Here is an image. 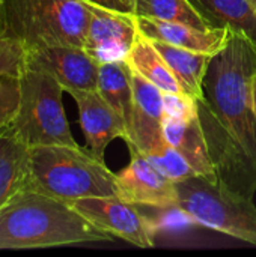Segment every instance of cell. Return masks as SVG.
<instances>
[{
  "label": "cell",
  "instance_id": "d6986e66",
  "mask_svg": "<svg viewBox=\"0 0 256 257\" xmlns=\"http://www.w3.org/2000/svg\"><path fill=\"white\" fill-rule=\"evenodd\" d=\"M127 62L131 69H134L148 81L155 84L161 92L183 93L177 78L166 65L164 59L157 51L152 41L143 33H137L134 44L127 56Z\"/></svg>",
  "mask_w": 256,
  "mask_h": 257
},
{
  "label": "cell",
  "instance_id": "ac0fdd59",
  "mask_svg": "<svg viewBox=\"0 0 256 257\" xmlns=\"http://www.w3.org/2000/svg\"><path fill=\"white\" fill-rule=\"evenodd\" d=\"M211 29L243 33L256 45V11L249 0H190Z\"/></svg>",
  "mask_w": 256,
  "mask_h": 257
},
{
  "label": "cell",
  "instance_id": "f1b7e54d",
  "mask_svg": "<svg viewBox=\"0 0 256 257\" xmlns=\"http://www.w3.org/2000/svg\"><path fill=\"white\" fill-rule=\"evenodd\" d=\"M3 2H5V0H0V14H2V8H3Z\"/></svg>",
  "mask_w": 256,
  "mask_h": 257
},
{
  "label": "cell",
  "instance_id": "52a82bcc",
  "mask_svg": "<svg viewBox=\"0 0 256 257\" xmlns=\"http://www.w3.org/2000/svg\"><path fill=\"white\" fill-rule=\"evenodd\" d=\"M71 205L97 229L139 248L154 247L155 226L139 211L136 203L119 196H106L78 199Z\"/></svg>",
  "mask_w": 256,
  "mask_h": 257
},
{
  "label": "cell",
  "instance_id": "8fae6325",
  "mask_svg": "<svg viewBox=\"0 0 256 257\" xmlns=\"http://www.w3.org/2000/svg\"><path fill=\"white\" fill-rule=\"evenodd\" d=\"M68 93L77 104L88 151L100 161H104L106 148L115 139H128L124 120L98 90L74 89L68 90Z\"/></svg>",
  "mask_w": 256,
  "mask_h": 257
},
{
  "label": "cell",
  "instance_id": "d4e9b609",
  "mask_svg": "<svg viewBox=\"0 0 256 257\" xmlns=\"http://www.w3.org/2000/svg\"><path fill=\"white\" fill-rule=\"evenodd\" d=\"M86 2L110 11L136 15V0H86Z\"/></svg>",
  "mask_w": 256,
  "mask_h": 257
},
{
  "label": "cell",
  "instance_id": "8992f818",
  "mask_svg": "<svg viewBox=\"0 0 256 257\" xmlns=\"http://www.w3.org/2000/svg\"><path fill=\"white\" fill-rule=\"evenodd\" d=\"M175 184L177 209L189 220L256 245L253 200L234 194L198 175Z\"/></svg>",
  "mask_w": 256,
  "mask_h": 257
},
{
  "label": "cell",
  "instance_id": "4fadbf2b",
  "mask_svg": "<svg viewBox=\"0 0 256 257\" xmlns=\"http://www.w3.org/2000/svg\"><path fill=\"white\" fill-rule=\"evenodd\" d=\"M163 134L166 142L186 158L198 176L219 184L199 114L189 117H170L164 114Z\"/></svg>",
  "mask_w": 256,
  "mask_h": 257
},
{
  "label": "cell",
  "instance_id": "7c38bea8",
  "mask_svg": "<svg viewBox=\"0 0 256 257\" xmlns=\"http://www.w3.org/2000/svg\"><path fill=\"white\" fill-rule=\"evenodd\" d=\"M134 111L133 131L128 146H134L143 155L155 151L166 139L163 134L164 104L163 92L133 69Z\"/></svg>",
  "mask_w": 256,
  "mask_h": 257
},
{
  "label": "cell",
  "instance_id": "ffe728a7",
  "mask_svg": "<svg viewBox=\"0 0 256 257\" xmlns=\"http://www.w3.org/2000/svg\"><path fill=\"white\" fill-rule=\"evenodd\" d=\"M136 15L183 23L201 30L211 29L190 0H136Z\"/></svg>",
  "mask_w": 256,
  "mask_h": 257
},
{
  "label": "cell",
  "instance_id": "484cf974",
  "mask_svg": "<svg viewBox=\"0 0 256 257\" xmlns=\"http://www.w3.org/2000/svg\"><path fill=\"white\" fill-rule=\"evenodd\" d=\"M252 92H253V104H255V110H256V74H255V77H253V89H252Z\"/></svg>",
  "mask_w": 256,
  "mask_h": 257
},
{
  "label": "cell",
  "instance_id": "30bf717a",
  "mask_svg": "<svg viewBox=\"0 0 256 257\" xmlns=\"http://www.w3.org/2000/svg\"><path fill=\"white\" fill-rule=\"evenodd\" d=\"M128 148L131 160L116 173L118 196L136 205L177 209V184L155 169L140 151L134 146Z\"/></svg>",
  "mask_w": 256,
  "mask_h": 257
},
{
  "label": "cell",
  "instance_id": "5bb4252c",
  "mask_svg": "<svg viewBox=\"0 0 256 257\" xmlns=\"http://www.w3.org/2000/svg\"><path fill=\"white\" fill-rule=\"evenodd\" d=\"M137 29L151 41H161L175 47L216 54L228 42L229 29L201 30L183 23L163 21L157 18L137 17Z\"/></svg>",
  "mask_w": 256,
  "mask_h": 257
},
{
  "label": "cell",
  "instance_id": "cb8c5ba5",
  "mask_svg": "<svg viewBox=\"0 0 256 257\" xmlns=\"http://www.w3.org/2000/svg\"><path fill=\"white\" fill-rule=\"evenodd\" d=\"M164 114L170 117H189L198 114L196 99L186 93H169L163 92Z\"/></svg>",
  "mask_w": 256,
  "mask_h": 257
},
{
  "label": "cell",
  "instance_id": "2e32d148",
  "mask_svg": "<svg viewBox=\"0 0 256 257\" xmlns=\"http://www.w3.org/2000/svg\"><path fill=\"white\" fill-rule=\"evenodd\" d=\"M97 90L124 120L128 134L125 143H128L131 140L133 111H134L133 69L128 65V62L116 60V62L101 63Z\"/></svg>",
  "mask_w": 256,
  "mask_h": 257
},
{
  "label": "cell",
  "instance_id": "603a6c76",
  "mask_svg": "<svg viewBox=\"0 0 256 257\" xmlns=\"http://www.w3.org/2000/svg\"><path fill=\"white\" fill-rule=\"evenodd\" d=\"M20 77L0 75V131L11 126L20 105Z\"/></svg>",
  "mask_w": 256,
  "mask_h": 257
},
{
  "label": "cell",
  "instance_id": "9a60e30c",
  "mask_svg": "<svg viewBox=\"0 0 256 257\" xmlns=\"http://www.w3.org/2000/svg\"><path fill=\"white\" fill-rule=\"evenodd\" d=\"M30 185V148L11 126L0 131V211Z\"/></svg>",
  "mask_w": 256,
  "mask_h": 257
},
{
  "label": "cell",
  "instance_id": "83f0119b",
  "mask_svg": "<svg viewBox=\"0 0 256 257\" xmlns=\"http://www.w3.org/2000/svg\"><path fill=\"white\" fill-rule=\"evenodd\" d=\"M249 2H250V3H252V6H253V8H255V11H256V0H249Z\"/></svg>",
  "mask_w": 256,
  "mask_h": 257
},
{
  "label": "cell",
  "instance_id": "5b68a950",
  "mask_svg": "<svg viewBox=\"0 0 256 257\" xmlns=\"http://www.w3.org/2000/svg\"><path fill=\"white\" fill-rule=\"evenodd\" d=\"M20 105L11 128L29 148L47 145L78 146L65 116V89L47 72L27 68L20 77Z\"/></svg>",
  "mask_w": 256,
  "mask_h": 257
},
{
  "label": "cell",
  "instance_id": "44dd1931",
  "mask_svg": "<svg viewBox=\"0 0 256 257\" xmlns=\"http://www.w3.org/2000/svg\"><path fill=\"white\" fill-rule=\"evenodd\" d=\"M145 157L155 169H158L164 176H167L174 182H178V181H183L196 175L192 166L186 161V158L175 148H172L167 142H164L161 146L146 154Z\"/></svg>",
  "mask_w": 256,
  "mask_h": 257
},
{
  "label": "cell",
  "instance_id": "3957f363",
  "mask_svg": "<svg viewBox=\"0 0 256 257\" xmlns=\"http://www.w3.org/2000/svg\"><path fill=\"white\" fill-rule=\"evenodd\" d=\"M29 188L66 203L118 196L116 173L89 151L66 145L30 148Z\"/></svg>",
  "mask_w": 256,
  "mask_h": 257
},
{
  "label": "cell",
  "instance_id": "4316f807",
  "mask_svg": "<svg viewBox=\"0 0 256 257\" xmlns=\"http://www.w3.org/2000/svg\"><path fill=\"white\" fill-rule=\"evenodd\" d=\"M5 33V27H3V21H2V17H0V35Z\"/></svg>",
  "mask_w": 256,
  "mask_h": 257
},
{
  "label": "cell",
  "instance_id": "ba28073f",
  "mask_svg": "<svg viewBox=\"0 0 256 257\" xmlns=\"http://www.w3.org/2000/svg\"><path fill=\"white\" fill-rule=\"evenodd\" d=\"M27 68L47 72L68 90H97L100 63L77 45H44L27 50Z\"/></svg>",
  "mask_w": 256,
  "mask_h": 257
},
{
  "label": "cell",
  "instance_id": "277c9868",
  "mask_svg": "<svg viewBox=\"0 0 256 257\" xmlns=\"http://www.w3.org/2000/svg\"><path fill=\"white\" fill-rule=\"evenodd\" d=\"M5 35L21 41L27 50L44 45L83 47L91 11L86 0H5Z\"/></svg>",
  "mask_w": 256,
  "mask_h": 257
},
{
  "label": "cell",
  "instance_id": "6da1fadb",
  "mask_svg": "<svg viewBox=\"0 0 256 257\" xmlns=\"http://www.w3.org/2000/svg\"><path fill=\"white\" fill-rule=\"evenodd\" d=\"M256 45L243 33H229L211 57L196 99L198 114L219 185L246 199L256 193Z\"/></svg>",
  "mask_w": 256,
  "mask_h": 257
},
{
  "label": "cell",
  "instance_id": "e0dca14e",
  "mask_svg": "<svg viewBox=\"0 0 256 257\" xmlns=\"http://www.w3.org/2000/svg\"><path fill=\"white\" fill-rule=\"evenodd\" d=\"M157 51L177 78L181 92L198 99L202 96V83L214 54L175 47L161 41H152Z\"/></svg>",
  "mask_w": 256,
  "mask_h": 257
},
{
  "label": "cell",
  "instance_id": "7a4b0ae2",
  "mask_svg": "<svg viewBox=\"0 0 256 257\" xmlns=\"http://www.w3.org/2000/svg\"><path fill=\"white\" fill-rule=\"evenodd\" d=\"M71 203L32 188L23 190L0 211V250L50 248L112 241Z\"/></svg>",
  "mask_w": 256,
  "mask_h": 257
},
{
  "label": "cell",
  "instance_id": "7402d4cb",
  "mask_svg": "<svg viewBox=\"0 0 256 257\" xmlns=\"http://www.w3.org/2000/svg\"><path fill=\"white\" fill-rule=\"evenodd\" d=\"M27 69V47L9 35H0V75L21 77Z\"/></svg>",
  "mask_w": 256,
  "mask_h": 257
},
{
  "label": "cell",
  "instance_id": "9c48e42d",
  "mask_svg": "<svg viewBox=\"0 0 256 257\" xmlns=\"http://www.w3.org/2000/svg\"><path fill=\"white\" fill-rule=\"evenodd\" d=\"M88 5L91 20L83 48L100 65L127 60L139 33L136 15L110 11L92 3Z\"/></svg>",
  "mask_w": 256,
  "mask_h": 257
}]
</instances>
